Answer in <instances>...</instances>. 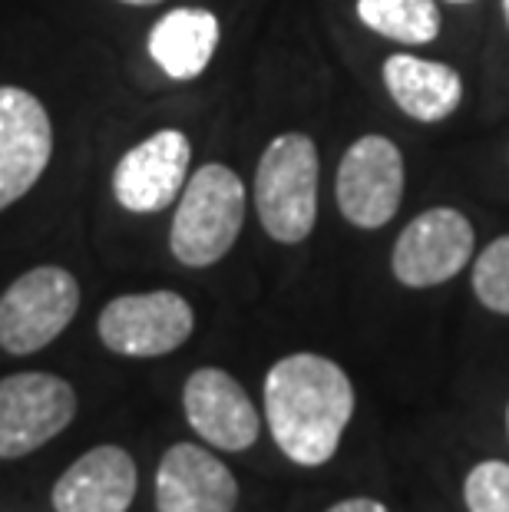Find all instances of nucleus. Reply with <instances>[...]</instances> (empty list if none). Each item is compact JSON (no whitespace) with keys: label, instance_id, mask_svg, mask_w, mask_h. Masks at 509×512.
I'll return each mask as SVG.
<instances>
[{"label":"nucleus","instance_id":"18","mask_svg":"<svg viewBox=\"0 0 509 512\" xmlns=\"http://www.w3.org/2000/svg\"><path fill=\"white\" fill-rule=\"evenodd\" d=\"M463 499L470 512H509V463H476L463 483Z\"/></svg>","mask_w":509,"mask_h":512},{"label":"nucleus","instance_id":"20","mask_svg":"<svg viewBox=\"0 0 509 512\" xmlns=\"http://www.w3.org/2000/svg\"><path fill=\"white\" fill-rule=\"evenodd\" d=\"M119 4H133V7H153V4H162V0H119Z\"/></svg>","mask_w":509,"mask_h":512},{"label":"nucleus","instance_id":"17","mask_svg":"<svg viewBox=\"0 0 509 512\" xmlns=\"http://www.w3.org/2000/svg\"><path fill=\"white\" fill-rule=\"evenodd\" d=\"M473 291L483 308L509 314V235L483 248L473 265Z\"/></svg>","mask_w":509,"mask_h":512},{"label":"nucleus","instance_id":"9","mask_svg":"<svg viewBox=\"0 0 509 512\" xmlns=\"http://www.w3.org/2000/svg\"><path fill=\"white\" fill-rule=\"evenodd\" d=\"M473 255V225L457 209H427L394 245V278L407 288H433L457 278Z\"/></svg>","mask_w":509,"mask_h":512},{"label":"nucleus","instance_id":"6","mask_svg":"<svg viewBox=\"0 0 509 512\" xmlns=\"http://www.w3.org/2000/svg\"><path fill=\"white\" fill-rule=\"evenodd\" d=\"M196 314L176 291H146L113 298L100 311L96 331L113 354L123 357H162L192 337Z\"/></svg>","mask_w":509,"mask_h":512},{"label":"nucleus","instance_id":"12","mask_svg":"<svg viewBox=\"0 0 509 512\" xmlns=\"http://www.w3.org/2000/svg\"><path fill=\"white\" fill-rule=\"evenodd\" d=\"M238 479L219 456L196 443L169 446L156 470L159 512H235Z\"/></svg>","mask_w":509,"mask_h":512},{"label":"nucleus","instance_id":"23","mask_svg":"<svg viewBox=\"0 0 509 512\" xmlns=\"http://www.w3.org/2000/svg\"><path fill=\"white\" fill-rule=\"evenodd\" d=\"M506 427H509V410H506Z\"/></svg>","mask_w":509,"mask_h":512},{"label":"nucleus","instance_id":"3","mask_svg":"<svg viewBox=\"0 0 509 512\" xmlns=\"http://www.w3.org/2000/svg\"><path fill=\"white\" fill-rule=\"evenodd\" d=\"M255 209L281 245L305 242L318 219V149L305 133L268 143L255 169Z\"/></svg>","mask_w":509,"mask_h":512},{"label":"nucleus","instance_id":"10","mask_svg":"<svg viewBox=\"0 0 509 512\" xmlns=\"http://www.w3.org/2000/svg\"><path fill=\"white\" fill-rule=\"evenodd\" d=\"M192 146L179 129H159L133 146L113 169V195L126 212L153 215L169 209L186 185Z\"/></svg>","mask_w":509,"mask_h":512},{"label":"nucleus","instance_id":"21","mask_svg":"<svg viewBox=\"0 0 509 512\" xmlns=\"http://www.w3.org/2000/svg\"><path fill=\"white\" fill-rule=\"evenodd\" d=\"M503 10H506V20H509V0H503Z\"/></svg>","mask_w":509,"mask_h":512},{"label":"nucleus","instance_id":"19","mask_svg":"<svg viewBox=\"0 0 509 512\" xmlns=\"http://www.w3.org/2000/svg\"><path fill=\"white\" fill-rule=\"evenodd\" d=\"M328 512H387V506L377 503V499L354 496V499H341V503H334Z\"/></svg>","mask_w":509,"mask_h":512},{"label":"nucleus","instance_id":"5","mask_svg":"<svg viewBox=\"0 0 509 512\" xmlns=\"http://www.w3.org/2000/svg\"><path fill=\"white\" fill-rule=\"evenodd\" d=\"M77 417V390L57 374L27 370L0 380V460L40 450Z\"/></svg>","mask_w":509,"mask_h":512},{"label":"nucleus","instance_id":"15","mask_svg":"<svg viewBox=\"0 0 509 512\" xmlns=\"http://www.w3.org/2000/svg\"><path fill=\"white\" fill-rule=\"evenodd\" d=\"M219 17L202 7H176L149 34V57L172 80H192L215 57Z\"/></svg>","mask_w":509,"mask_h":512},{"label":"nucleus","instance_id":"8","mask_svg":"<svg viewBox=\"0 0 509 512\" xmlns=\"http://www.w3.org/2000/svg\"><path fill=\"white\" fill-rule=\"evenodd\" d=\"M53 156L43 103L20 86H0V212L34 189Z\"/></svg>","mask_w":509,"mask_h":512},{"label":"nucleus","instance_id":"22","mask_svg":"<svg viewBox=\"0 0 509 512\" xmlns=\"http://www.w3.org/2000/svg\"><path fill=\"white\" fill-rule=\"evenodd\" d=\"M453 4H470V0H453Z\"/></svg>","mask_w":509,"mask_h":512},{"label":"nucleus","instance_id":"7","mask_svg":"<svg viewBox=\"0 0 509 512\" xmlns=\"http://www.w3.org/2000/svg\"><path fill=\"white\" fill-rule=\"evenodd\" d=\"M341 215L357 228H384L404 199V156L387 136H361L338 166Z\"/></svg>","mask_w":509,"mask_h":512},{"label":"nucleus","instance_id":"13","mask_svg":"<svg viewBox=\"0 0 509 512\" xmlns=\"http://www.w3.org/2000/svg\"><path fill=\"white\" fill-rule=\"evenodd\" d=\"M136 463L123 446H93L53 486L57 512H126L136 496Z\"/></svg>","mask_w":509,"mask_h":512},{"label":"nucleus","instance_id":"14","mask_svg":"<svg viewBox=\"0 0 509 512\" xmlns=\"http://www.w3.org/2000/svg\"><path fill=\"white\" fill-rule=\"evenodd\" d=\"M384 83L394 103L417 123H440L457 113L463 100V80L457 70L447 63L410 57V53L387 57Z\"/></svg>","mask_w":509,"mask_h":512},{"label":"nucleus","instance_id":"2","mask_svg":"<svg viewBox=\"0 0 509 512\" xmlns=\"http://www.w3.org/2000/svg\"><path fill=\"white\" fill-rule=\"evenodd\" d=\"M245 225V182L222 162H209L186 182L172 215L169 248L189 268H209L232 252Z\"/></svg>","mask_w":509,"mask_h":512},{"label":"nucleus","instance_id":"11","mask_svg":"<svg viewBox=\"0 0 509 512\" xmlns=\"http://www.w3.org/2000/svg\"><path fill=\"white\" fill-rule=\"evenodd\" d=\"M182 407H186L189 427L215 450H248L262 433L255 403L222 367H199L182 387Z\"/></svg>","mask_w":509,"mask_h":512},{"label":"nucleus","instance_id":"1","mask_svg":"<svg viewBox=\"0 0 509 512\" xmlns=\"http://www.w3.org/2000/svg\"><path fill=\"white\" fill-rule=\"evenodd\" d=\"M265 417L291 463L324 466L354 417V387L328 357L288 354L265 377Z\"/></svg>","mask_w":509,"mask_h":512},{"label":"nucleus","instance_id":"16","mask_svg":"<svg viewBox=\"0 0 509 512\" xmlns=\"http://www.w3.org/2000/svg\"><path fill=\"white\" fill-rule=\"evenodd\" d=\"M357 17L381 37L410 47L440 34V10L433 0H357Z\"/></svg>","mask_w":509,"mask_h":512},{"label":"nucleus","instance_id":"4","mask_svg":"<svg viewBox=\"0 0 509 512\" xmlns=\"http://www.w3.org/2000/svg\"><path fill=\"white\" fill-rule=\"evenodd\" d=\"M80 311V281L60 265H40L0 294V347L14 357L43 351Z\"/></svg>","mask_w":509,"mask_h":512}]
</instances>
